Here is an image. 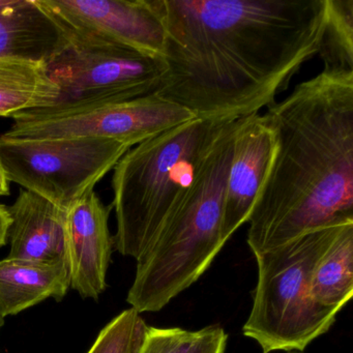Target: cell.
I'll use <instances>...</instances> for the list:
<instances>
[{"label":"cell","instance_id":"6da1fadb","mask_svg":"<svg viewBox=\"0 0 353 353\" xmlns=\"http://www.w3.org/2000/svg\"><path fill=\"white\" fill-rule=\"evenodd\" d=\"M166 30L157 96L195 117L239 119L276 103L318 54L327 0H154Z\"/></svg>","mask_w":353,"mask_h":353},{"label":"cell","instance_id":"7a4b0ae2","mask_svg":"<svg viewBox=\"0 0 353 353\" xmlns=\"http://www.w3.org/2000/svg\"><path fill=\"white\" fill-rule=\"evenodd\" d=\"M263 115L276 150L248 221L255 257L353 223V71L324 68Z\"/></svg>","mask_w":353,"mask_h":353},{"label":"cell","instance_id":"3957f363","mask_svg":"<svg viewBox=\"0 0 353 353\" xmlns=\"http://www.w3.org/2000/svg\"><path fill=\"white\" fill-rule=\"evenodd\" d=\"M235 119L195 117L130 148L113 169L115 249L137 260L191 191L208 154Z\"/></svg>","mask_w":353,"mask_h":353},{"label":"cell","instance_id":"277c9868","mask_svg":"<svg viewBox=\"0 0 353 353\" xmlns=\"http://www.w3.org/2000/svg\"><path fill=\"white\" fill-rule=\"evenodd\" d=\"M239 119L223 132L181 208L136 260L127 301L138 313L166 307L201 278L226 243L225 192Z\"/></svg>","mask_w":353,"mask_h":353},{"label":"cell","instance_id":"5b68a950","mask_svg":"<svg viewBox=\"0 0 353 353\" xmlns=\"http://www.w3.org/2000/svg\"><path fill=\"white\" fill-rule=\"evenodd\" d=\"M344 225L311 231L256 256L257 283L243 334L255 341L262 353L303 352L334 325L340 312L314 301L311 276Z\"/></svg>","mask_w":353,"mask_h":353},{"label":"cell","instance_id":"8992f818","mask_svg":"<svg viewBox=\"0 0 353 353\" xmlns=\"http://www.w3.org/2000/svg\"><path fill=\"white\" fill-rule=\"evenodd\" d=\"M47 70L59 85V99L48 108L22 114L55 117L148 96L158 90L165 63L161 57L123 47L71 41Z\"/></svg>","mask_w":353,"mask_h":353},{"label":"cell","instance_id":"52a82bcc","mask_svg":"<svg viewBox=\"0 0 353 353\" xmlns=\"http://www.w3.org/2000/svg\"><path fill=\"white\" fill-rule=\"evenodd\" d=\"M129 145L96 137L19 139L0 136V165L8 181L68 210L94 191Z\"/></svg>","mask_w":353,"mask_h":353},{"label":"cell","instance_id":"ba28073f","mask_svg":"<svg viewBox=\"0 0 353 353\" xmlns=\"http://www.w3.org/2000/svg\"><path fill=\"white\" fill-rule=\"evenodd\" d=\"M3 134L19 139L96 137L115 140L130 148L195 119L174 103L152 94L125 102L112 103L69 114L34 117L18 113Z\"/></svg>","mask_w":353,"mask_h":353},{"label":"cell","instance_id":"9c48e42d","mask_svg":"<svg viewBox=\"0 0 353 353\" xmlns=\"http://www.w3.org/2000/svg\"><path fill=\"white\" fill-rule=\"evenodd\" d=\"M71 41L132 49L163 59L166 30L154 0H39Z\"/></svg>","mask_w":353,"mask_h":353},{"label":"cell","instance_id":"30bf717a","mask_svg":"<svg viewBox=\"0 0 353 353\" xmlns=\"http://www.w3.org/2000/svg\"><path fill=\"white\" fill-rule=\"evenodd\" d=\"M276 150V135L264 115L239 119L225 192L222 237L226 243L249 221Z\"/></svg>","mask_w":353,"mask_h":353},{"label":"cell","instance_id":"8fae6325","mask_svg":"<svg viewBox=\"0 0 353 353\" xmlns=\"http://www.w3.org/2000/svg\"><path fill=\"white\" fill-rule=\"evenodd\" d=\"M112 206L96 192L86 194L67 210L68 265L71 287L83 299H98L107 287V272L114 245L109 230Z\"/></svg>","mask_w":353,"mask_h":353},{"label":"cell","instance_id":"7c38bea8","mask_svg":"<svg viewBox=\"0 0 353 353\" xmlns=\"http://www.w3.org/2000/svg\"><path fill=\"white\" fill-rule=\"evenodd\" d=\"M9 212V259L68 265L67 210L22 190Z\"/></svg>","mask_w":353,"mask_h":353},{"label":"cell","instance_id":"4fadbf2b","mask_svg":"<svg viewBox=\"0 0 353 353\" xmlns=\"http://www.w3.org/2000/svg\"><path fill=\"white\" fill-rule=\"evenodd\" d=\"M70 45L67 30L39 0H5L0 6V57L48 63Z\"/></svg>","mask_w":353,"mask_h":353},{"label":"cell","instance_id":"5bb4252c","mask_svg":"<svg viewBox=\"0 0 353 353\" xmlns=\"http://www.w3.org/2000/svg\"><path fill=\"white\" fill-rule=\"evenodd\" d=\"M71 287L69 268L26 260H0V319L53 297L61 301Z\"/></svg>","mask_w":353,"mask_h":353},{"label":"cell","instance_id":"9a60e30c","mask_svg":"<svg viewBox=\"0 0 353 353\" xmlns=\"http://www.w3.org/2000/svg\"><path fill=\"white\" fill-rule=\"evenodd\" d=\"M59 97V85L49 76L46 63L0 57V117L48 108Z\"/></svg>","mask_w":353,"mask_h":353},{"label":"cell","instance_id":"2e32d148","mask_svg":"<svg viewBox=\"0 0 353 353\" xmlns=\"http://www.w3.org/2000/svg\"><path fill=\"white\" fill-rule=\"evenodd\" d=\"M314 301L326 309L341 310L353 295V223L344 225L314 268Z\"/></svg>","mask_w":353,"mask_h":353},{"label":"cell","instance_id":"e0dca14e","mask_svg":"<svg viewBox=\"0 0 353 353\" xmlns=\"http://www.w3.org/2000/svg\"><path fill=\"white\" fill-rule=\"evenodd\" d=\"M227 342L220 325L198 330L146 325L139 353H225Z\"/></svg>","mask_w":353,"mask_h":353},{"label":"cell","instance_id":"ac0fdd59","mask_svg":"<svg viewBox=\"0 0 353 353\" xmlns=\"http://www.w3.org/2000/svg\"><path fill=\"white\" fill-rule=\"evenodd\" d=\"M326 69L353 71V0H327L318 54Z\"/></svg>","mask_w":353,"mask_h":353},{"label":"cell","instance_id":"d6986e66","mask_svg":"<svg viewBox=\"0 0 353 353\" xmlns=\"http://www.w3.org/2000/svg\"><path fill=\"white\" fill-rule=\"evenodd\" d=\"M146 325L137 311L125 310L101 330L88 353H139Z\"/></svg>","mask_w":353,"mask_h":353},{"label":"cell","instance_id":"ffe728a7","mask_svg":"<svg viewBox=\"0 0 353 353\" xmlns=\"http://www.w3.org/2000/svg\"><path fill=\"white\" fill-rule=\"evenodd\" d=\"M11 222L12 219L10 216L9 208L3 205V204H0V247H3L7 243Z\"/></svg>","mask_w":353,"mask_h":353},{"label":"cell","instance_id":"44dd1931","mask_svg":"<svg viewBox=\"0 0 353 353\" xmlns=\"http://www.w3.org/2000/svg\"><path fill=\"white\" fill-rule=\"evenodd\" d=\"M10 181H8L7 175L3 171V167L0 165V197L10 195Z\"/></svg>","mask_w":353,"mask_h":353},{"label":"cell","instance_id":"7402d4cb","mask_svg":"<svg viewBox=\"0 0 353 353\" xmlns=\"http://www.w3.org/2000/svg\"><path fill=\"white\" fill-rule=\"evenodd\" d=\"M290 353H292V352H290ZM299 353H303V352H299Z\"/></svg>","mask_w":353,"mask_h":353},{"label":"cell","instance_id":"603a6c76","mask_svg":"<svg viewBox=\"0 0 353 353\" xmlns=\"http://www.w3.org/2000/svg\"><path fill=\"white\" fill-rule=\"evenodd\" d=\"M0 320H1V319H0Z\"/></svg>","mask_w":353,"mask_h":353}]
</instances>
